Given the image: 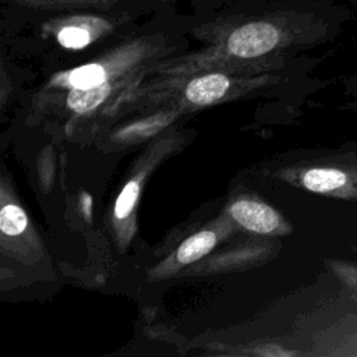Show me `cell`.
<instances>
[{"label": "cell", "instance_id": "cell-1", "mask_svg": "<svg viewBox=\"0 0 357 357\" xmlns=\"http://www.w3.org/2000/svg\"><path fill=\"white\" fill-rule=\"evenodd\" d=\"M301 184L311 192L357 199V180L336 167H312L301 176Z\"/></svg>", "mask_w": 357, "mask_h": 357}, {"label": "cell", "instance_id": "cell-2", "mask_svg": "<svg viewBox=\"0 0 357 357\" xmlns=\"http://www.w3.org/2000/svg\"><path fill=\"white\" fill-rule=\"evenodd\" d=\"M231 218L247 230L268 234L275 231L282 220L275 209L251 199H240L230 206Z\"/></svg>", "mask_w": 357, "mask_h": 357}, {"label": "cell", "instance_id": "cell-3", "mask_svg": "<svg viewBox=\"0 0 357 357\" xmlns=\"http://www.w3.org/2000/svg\"><path fill=\"white\" fill-rule=\"evenodd\" d=\"M45 11H126L138 0H4Z\"/></svg>", "mask_w": 357, "mask_h": 357}, {"label": "cell", "instance_id": "cell-4", "mask_svg": "<svg viewBox=\"0 0 357 357\" xmlns=\"http://www.w3.org/2000/svg\"><path fill=\"white\" fill-rule=\"evenodd\" d=\"M230 88V78L222 73H211L191 79L185 86V98L194 105H211Z\"/></svg>", "mask_w": 357, "mask_h": 357}, {"label": "cell", "instance_id": "cell-5", "mask_svg": "<svg viewBox=\"0 0 357 357\" xmlns=\"http://www.w3.org/2000/svg\"><path fill=\"white\" fill-rule=\"evenodd\" d=\"M110 84L105 81L91 88H73L68 93V106L78 113H88L98 107L109 95Z\"/></svg>", "mask_w": 357, "mask_h": 357}, {"label": "cell", "instance_id": "cell-6", "mask_svg": "<svg viewBox=\"0 0 357 357\" xmlns=\"http://www.w3.org/2000/svg\"><path fill=\"white\" fill-rule=\"evenodd\" d=\"M216 244V234L209 230L199 231L187 238L177 250L176 258L181 264H191L205 257Z\"/></svg>", "mask_w": 357, "mask_h": 357}, {"label": "cell", "instance_id": "cell-7", "mask_svg": "<svg viewBox=\"0 0 357 357\" xmlns=\"http://www.w3.org/2000/svg\"><path fill=\"white\" fill-rule=\"evenodd\" d=\"M86 18L61 26L57 32V40L67 49H82L92 40V31L86 25Z\"/></svg>", "mask_w": 357, "mask_h": 357}, {"label": "cell", "instance_id": "cell-8", "mask_svg": "<svg viewBox=\"0 0 357 357\" xmlns=\"http://www.w3.org/2000/svg\"><path fill=\"white\" fill-rule=\"evenodd\" d=\"M105 81H107V71L100 63H91L78 67L68 74V84L73 88H91Z\"/></svg>", "mask_w": 357, "mask_h": 357}, {"label": "cell", "instance_id": "cell-9", "mask_svg": "<svg viewBox=\"0 0 357 357\" xmlns=\"http://www.w3.org/2000/svg\"><path fill=\"white\" fill-rule=\"evenodd\" d=\"M28 219L22 208L14 204H7L0 211V229L7 236H17L26 227Z\"/></svg>", "mask_w": 357, "mask_h": 357}, {"label": "cell", "instance_id": "cell-10", "mask_svg": "<svg viewBox=\"0 0 357 357\" xmlns=\"http://www.w3.org/2000/svg\"><path fill=\"white\" fill-rule=\"evenodd\" d=\"M138 194H139V185H138V181L135 180H130L123 191L120 192L117 201H116V205H114V216L117 219H124L132 209V206L135 205L137 202V198H138Z\"/></svg>", "mask_w": 357, "mask_h": 357}, {"label": "cell", "instance_id": "cell-11", "mask_svg": "<svg viewBox=\"0 0 357 357\" xmlns=\"http://www.w3.org/2000/svg\"><path fill=\"white\" fill-rule=\"evenodd\" d=\"M160 1H177V0H160ZM183 1H190L192 6H195L199 10L227 11L231 8L259 3L264 0H183Z\"/></svg>", "mask_w": 357, "mask_h": 357}, {"label": "cell", "instance_id": "cell-12", "mask_svg": "<svg viewBox=\"0 0 357 357\" xmlns=\"http://www.w3.org/2000/svg\"><path fill=\"white\" fill-rule=\"evenodd\" d=\"M332 269L337 278L357 294V265L347 262H332Z\"/></svg>", "mask_w": 357, "mask_h": 357}, {"label": "cell", "instance_id": "cell-13", "mask_svg": "<svg viewBox=\"0 0 357 357\" xmlns=\"http://www.w3.org/2000/svg\"><path fill=\"white\" fill-rule=\"evenodd\" d=\"M346 347L342 351L346 356H357V319L354 317L346 318V340L343 342Z\"/></svg>", "mask_w": 357, "mask_h": 357}]
</instances>
